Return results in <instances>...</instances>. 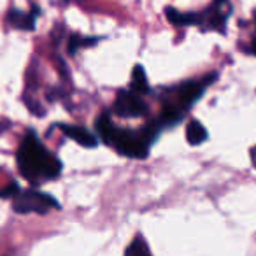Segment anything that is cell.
Here are the masks:
<instances>
[{
  "label": "cell",
  "instance_id": "1",
  "mask_svg": "<svg viewBox=\"0 0 256 256\" xmlns=\"http://www.w3.org/2000/svg\"><path fill=\"white\" fill-rule=\"evenodd\" d=\"M16 162H18L20 174L36 186L40 184V182L53 181V179L60 178L62 174L60 158L54 156L40 142L34 130H28L20 142Z\"/></svg>",
  "mask_w": 256,
  "mask_h": 256
},
{
  "label": "cell",
  "instance_id": "2",
  "mask_svg": "<svg viewBox=\"0 0 256 256\" xmlns=\"http://www.w3.org/2000/svg\"><path fill=\"white\" fill-rule=\"evenodd\" d=\"M160 128L156 123H150L142 130H126V128H116V134L112 137L110 146L126 158L142 160L148 156L151 146L156 142V137L160 136Z\"/></svg>",
  "mask_w": 256,
  "mask_h": 256
},
{
  "label": "cell",
  "instance_id": "3",
  "mask_svg": "<svg viewBox=\"0 0 256 256\" xmlns=\"http://www.w3.org/2000/svg\"><path fill=\"white\" fill-rule=\"evenodd\" d=\"M12 209L18 214H46L51 209H60V202L53 195L39 190H20L12 198Z\"/></svg>",
  "mask_w": 256,
  "mask_h": 256
},
{
  "label": "cell",
  "instance_id": "4",
  "mask_svg": "<svg viewBox=\"0 0 256 256\" xmlns=\"http://www.w3.org/2000/svg\"><path fill=\"white\" fill-rule=\"evenodd\" d=\"M216 78H218V74L214 72V74H209L202 79H193V81L182 82V84H179L178 88H176V93H174L176 100L170 104H174V106L179 107L182 112H186L193 104H196L200 98H202L206 90L216 81Z\"/></svg>",
  "mask_w": 256,
  "mask_h": 256
},
{
  "label": "cell",
  "instance_id": "5",
  "mask_svg": "<svg viewBox=\"0 0 256 256\" xmlns=\"http://www.w3.org/2000/svg\"><path fill=\"white\" fill-rule=\"evenodd\" d=\"M114 114L120 118H140L146 114L148 106L142 100V96L137 95V93L130 92V90H120L114 100Z\"/></svg>",
  "mask_w": 256,
  "mask_h": 256
},
{
  "label": "cell",
  "instance_id": "6",
  "mask_svg": "<svg viewBox=\"0 0 256 256\" xmlns=\"http://www.w3.org/2000/svg\"><path fill=\"white\" fill-rule=\"evenodd\" d=\"M58 128L62 130L65 137H68L70 140L78 142L79 146L82 148H88V150H93L100 144V139L98 137L93 136L90 130H86L84 126H79V124H67V123H60L56 124Z\"/></svg>",
  "mask_w": 256,
  "mask_h": 256
},
{
  "label": "cell",
  "instance_id": "7",
  "mask_svg": "<svg viewBox=\"0 0 256 256\" xmlns=\"http://www.w3.org/2000/svg\"><path fill=\"white\" fill-rule=\"evenodd\" d=\"M39 18V9L34 8L30 12L20 11V9H11L6 16L8 23L12 26V28L18 30H25V32H30V30L36 28V22Z\"/></svg>",
  "mask_w": 256,
  "mask_h": 256
},
{
  "label": "cell",
  "instance_id": "8",
  "mask_svg": "<svg viewBox=\"0 0 256 256\" xmlns=\"http://www.w3.org/2000/svg\"><path fill=\"white\" fill-rule=\"evenodd\" d=\"M165 16L170 23L178 26H193V25H202V12H179L172 8L165 9Z\"/></svg>",
  "mask_w": 256,
  "mask_h": 256
},
{
  "label": "cell",
  "instance_id": "9",
  "mask_svg": "<svg viewBox=\"0 0 256 256\" xmlns=\"http://www.w3.org/2000/svg\"><path fill=\"white\" fill-rule=\"evenodd\" d=\"M95 128H96V132H98V139L102 140L104 144L110 146V142H112V137H114V134H116V128L118 126L112 123V120H110L109 114L102 112L100 116H96Z\"/></svg>",
  "mask_w": 256,
  "mask_h": 256
},
{
  "label": "cell",
  "instance_id": "10",
  "mask_svg": "<svg viewBox=\"0 0 256 256\" xmlns=\"http://www.w3.org/2000/svg\"><path fill=\"white\" fill-rule=\"evenodd\" d=\"M130 92L137 93L140 96L150 93V81H148V74L142 65H136L134 67L132 78H130Z\"/></svg>",
  "mask_w": 256,
  "mask_h": 256
},
{
  "label": "cell",
  "instance_id": "11",
  "mask_svg": "<svg viewBox=\"0 0 256 256\" xmlns=\"http://www.w3.org/2000/svg\"><path fill=\"white\" fill-rule=\"evenodd\" d=\"M209 137L207 134L206 126H204L200 121L196 120H192L186 126V140H188L192 146H198V144H204Z\"/></svg>",
  "mask_w": 256,
  "mask_h": 256
},
{
  "label": "cell",
  "instance_id": "12",
  "mask_svg": "<svg viewBox=\"0 0 256 256\" xmlns=\"http://www.w3.org/2000/svg\"><path fill=\"white\" fill-rule=\"evenodd\" d=\"M124 256H153V254H151L146 238H144L142 235H137V237L132 240V244L126 248Z\"/></svg>",
  "mask_w": 256,
  "mask_h": 256
},
{
  "label": "cell",
  "instance_id": "13",
  "mask_svg": "<svg viewBox=\"0 0 256 256\" xmlns=\"http://www.w3.org/2000/svg\"><path fill=\"white\" fill-rule=\"evenodd\" d=\"M98 42L96 37H82V36H72L68 39V46H67V53L68 54H76L81 48H90L95 46Z\"/></svg>",
  "mask_w": 256,
  "mask_h": 256
},
{
  "label": "cell",
  "instance_id": "14",
  "mask_svg": "<svg viewBox=\"0 0 256 256\" xmlns=\"http://www.w3.org/2000/svg\"><path fill=\"white\" fill-rule=\"evenodd\" d=\"M20 190H22V188H20L16 182H9L6 188L0 190V198H11L12 200L20 193Z\"/></svg>",
  "mask_w": 256,
  "mask_h": 256
},
{
  "label": "cell",
  "instance_id": "15",
  "mask_svg": "<svg viewBox=\"0 0 256 256\" xmlns=\"http://www.w3.org/2000/svg\"><path fill=\"white\" fill-rule=\"evenodd\" d=\"M249 158H251V165L256 168V146L251 148V151H249Z\"/></svg>",
  "mask_w": 256,
  "mask_h": 256
},
{
  "label": "cell",
  "instance_id": "16",
  "mask_svg": "<svg viewBox=\"0 0 256 256\" xmlns=\"http://www.w3.org/2000/svg\"><path fill=\"white\" fill-rule=\"evenodd\" d=\"M251 53L256 56V39H252V42H251Z\"/></svg>",
  "mask_w": 256,
  "mask_h": 256
},
{
  "label": "cell",
  "instance_id": "17",
  "mask_svg": "<svg viewBox=\"0 0 256 256\" xmlns=\"http://www.w3.org/2000/svg\"><path fill=\"white\" fill-rule=\"evenodd\" d=\"M254 25H256V12H254Z\"/></svg>",
  "mask_w": 256,
  "mask_h": 256
}]
</instances>
